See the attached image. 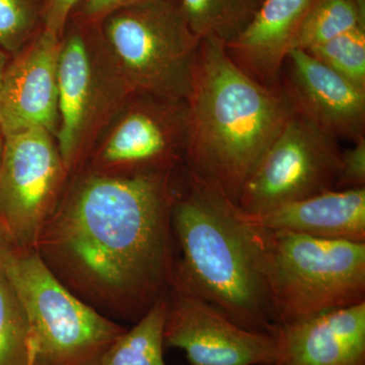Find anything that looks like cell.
I'll return each mask as SVG.
<instances>
[{
    "label": "cell",
    "instance_id": "cell-15",
    "mask_svg": "<svg viewBox=\"0 0 365 365\" xmlns=\"http://www.w3.org/2000/svg\"><path fill=\"white\" fill-rule=\"evenodd\" d=\"M313 1L264 0L246 30L225 45L227 54L255 81L279 88L283 64Z\"/></svg>",
    "mask_w": 365,
    "mask_h": 365
},
{
    "label": "cell",
    "instance_id": "cell-19",
    "mask_svg": "<svg viewBox=\"0 0 365 365\" xmlns=\"http://www.w3.org/2000/svg\"><path fill=\"white\" fill-rule=\"evenodd\" d=\"M365 25V0H314L294 49L307 50Z\"/></svg>",
    "mask_w": 365,
    "mask_h": 365
},
{
    "label": "cell",
    "instance_id": "cell-4",
    "mask_svg": "<svg viewBox=\"0 0 365 365\" xmlns=\"http://www.w3.org/2000/svg\"><path fill=\"white\" fill-rule=\"evenodd\" d=\"M260 232L278 327L365 302V242Z\"/></svg>",
    "mask_w": 365,
    "mask_h": 365
},
{
    "label": "cell",
    "instance_id": "cell-20",
    "mask_svg": "<svg viewBox=\"0 0 365 365\" xmlns=\"http://www.w3.org/2000/svg\"><path fill=\"white\" fill-rule=\"evenodd\" d=\"M0 365H31L28 317L13 285L0 269Z\"/></svg>",
    "mask_w": 365,
    "mask_h": 365
},
{
    "label": "cell",
    "instance_id": "cell-16",
    "mask_svg": "<svg viewBox=\"0 0 365 365\" xmlns=\"http://www.w3.org/2000/svg\"><path fill=\"white\" fill-rule=\"evenodd\" d=\"M245 220L259 228L316 239L365 242V188L330 190Z\"/></svg>",
    "mask_w": 365,
    "mask_h": 365
},
{
    "label": "cell",
    "instance_id": "cell-18",
    "mask_svg": "<svg viewBox=\"0 0 365 365\" xmlns=\"http://www.w3.org/2000/svg\"><path fill=\"white\" fill-rule=\"evenodd\" d=\"M264 0H179L190 26L199 38L223 45L237 39L253 20Z\"/></svg>",
    "mask_w": 365,
    "mask_h": 365
},
{
    "label": "cell",
    "instance_id": "cell-2",
    "mask_svg": "<svg viewBox=\"0 0 365 365\" xmlns=\"http://www.w3.org/2000/svg\"><path fill=\"white\" fill-rule=\"evenodd\" d=\"M188 103L184 169L237 206L245 182L290 114L284 93L255 81L225 45L203 38Z\"/></svg>",
    "mask_w": 365,
    "mask_h": 365
},
{
    "label": "cell",
    "instance_id": "cell-8",
    "mask_svg": "<svg viewBox=\"0 0 365 365\" xmlns=\"http://www.w3.org/2000/svg\"><path fill=\"white\" fill-rule=\"evenodd\" d=\"M340 141L290 109L282 129L245 182L237 207L245 215L336 190Z\"/></svg>",
    "mask_w": 365,
    "mask_h": 365
},
{
    "label": "cell",
    "instance_id": "cell-14",
    "mask_svg": "<svg viewBox=\"0 0 365 365\" xmlns=\"http://www.w3.org/2000/svg\"><path fill=\"white\" fill-rule=\"evenodd\" d=\"M273 365H365V302L279 326Z\"/></svg>",
    "mask_w": 365,
    "mask_h": 365
},
{
    "label": "cell",
    "instance_id": "cell-11",
    "mask_svg": "<svg viewBox=\"0 0 365 365\" xmlns=\"http://www.w3.org/2000/svg\"><path fill=\"white\" fill-rule=\"evenodd\" d=\"M165 347L178 348L190 365H273L274 334L254 332L235 324L207 302L170 284Z\"/></svg>",
    "mask_w": 365,
    "mask_h": 365
},
{
    "label": "cell",
    "instance_id": "cell-3",
    "mask_svg": "<svg viewBox=\"0 0 365 365\" xmlns=\"http://www.w3.org/2000/svg\"><path fill=\"white\" fill-rule=\"evenodd\" d=\"M184 173L172 211L179 248L172 284L250 331L275 333L260 228L218 192Z\"/></svg>",
    "mask_w": 365,
    "mask_h": 365
},
{
    "label": "cell",
    "instance_id": "cell-25",
    "mask_svg": "<svg viewBox=\"0 0 365 365\" xmlns=\"http://www.w3.org/2000/svg\"><path fill=\"white\" fill-rule=\"evenodd\" d=\"M83 0H45L43 29L62 38L74 9Z\"/></svg>",
    "mask_w": 365,
    "mask_h": 365
},
{
    "label": "cell",
    "instance_id": "cell-21",
    "mask_svg": "<svg viewBox=\"0 0 365 365\" xmlns=\"http://www.w3.org/2000/svg\"><path fill=\"white\" fill-rule=\"evenodd\" d=\"M365 90V25L306 51Z\"/></svg>",
    "mask_w": 365,
    "mask_h": 365
},
{
    "label": "cell",
    "instance_id": "cell-27",
    "mask_svg": "<svg viewBox=\"0 0 365 365\" xmlns=\"http://www.w3.org/2000/svg\"><path fill=\"white\" fill-rule=\"evenodd\" d=\"M11 55L7 54L6 51L0 48V83H1L2 76H4V72L6 71L7 63H9Z\"/></svg>",
    "mask_w": 365,
    "mask_h": 365
},
{
    "label": "cell",
    "instance_id": "cell-29",
    "mask_svg": "<svg viewBox=\"0 0 365 365\" xmlns=\"http://www.w3.org/2000/svg\"><path fill=\"white\" fill-rule=\"evenodd\" d=\"M266 365H269V364H266Z\"/></svg>",
    "mask_w": 365,
    "mask_h": 365
},
{
    "label": "cell",
    "instance_id": "cell-7",
    "mask_svg": "<svg viewBox=\"0 0 365 365\" xmlns=\"http://www.w3.org/2000/svg\"><path fill=\"white\" fill-rule=\"evenodd\" d=\"M132 93L97 26L68 23L60 42L56 141L71 176L83 167L101 134Z\"/></svg>",
    "mask_w": 365,
    "mask_h": 365
},
{
    "label": "cell",
    "instance_id": "cell-26",
    "mask_svg": "<svg viewBox=\"0 0 365 365\" xmlns=\"http://www.w3.org/2000/svg\"><path fill=\"white\" fill-rule=\"evenodd\" d=\"M11 230L6 227L4 220L0 218V269L9 263V260L21 251Z\"/></svg>",
    "mask_w": 365,
    "mask_h": 365
},
{
    "label": "cell",
    "instance_id": "cell-9",
    "mask_svg": "<svg viewBox=\"0 0 365 365\" xmlns=\"http://www.w3.org/2000/svg\"><path fill=\"white\" fill-rule=\"evenodd\" d=\"M187 138V100L134 93L101 134L85 165L111 173L180 169Z\"/></svg>",
    "mask_w": 365,
    "mask_h": 365
},
{
    "label": "cell",
    "instance_id": "cell-22",
    "mask_svg": "<svg viewBox=\"0 0 365 365\" xmlns=\"http://www.w3.org/2000/svg\"><path fill=\"white\" fill-rule=\"evenodd\" d=\"M45 0H0V48L16 54L43 29Z\"/></svg>",
    "mask_w": 365,
    "mask_h": 365
},
{
    "label": "cell",
    "instance_id": "cell-6",
    "mask_svg": "<svg viewBox=\"0 0 365 365\" xmlns=\"http://www.w3.org/2000/svg\"><path fill=\"white\" fill-rule=\"evenodd\" d=\"M2 270L28 317L31 365H98L127 330L67 289L34 249L21 250Z\"/></svg>",
    "mask_w": 365,
    "mask_h": 365
},
{
    "label": "cell",
    "instance_id": "cell-5",
    "mask_svg": "<svg viewBox=\"0 0 365 365\" xmlns=\"http://www.w3.org/2000/svg\"><path fill=\"white\" fill-rule=\"evenodd\" d=\"M98 35L132 93L187 100L201 38L179 0H144L98 21Z\"/></svg>",
    "mask_w": 365,
    "mask_h": 365
},
{
    "label": "cell",
    "instance_id": "cell-1",
    "mask_svg": "<svg viewBox=\"0 0 365 365\" xmlns=\"http://www.w3.org/2000/svg\"><path fill=\"white\" fill-rule=\"evenodd\" d=\"M180 169L81 168L33 249L78 299L114 321L136 323L172 284V211Z\"/></svg>",
    "mask_w": 365,
    "mask_h": 365
},
{
    "label": "cell",
    "instance_id": "cell-12",
    "mask_svg": "<svg viewBox=\"0 0 365 365\" xmlns=\"http://www.w3.org/2000/svg\"><path fill=\"white\" fill-rule=\"evenodd\" d=\"M279 86L292 111L338 141L354 143L365 137V90L309 53H289Z\"/></svg>",
    "mask_w": 365,
    "mask_h": 365
},
{
    "label": "cell",
    "instance_id": "cell-13",
    "mask_svg": "<svg viewBox=\"0 0 365 365\" xmlns=\"http://www.w3.org/2000/svg\"><path fill=\"white\" fill-rule=\"evenodd\" d=\"M60 42L61 38L42 29L9 58L0 83V126L4 136L41 129L56 138Z\"/></svg>",
    "mask_w": 365,
    "mask_h": 365
},
{
    "label": "cell",
    "instance_id": "cell-10",
    "mask_svg": "<svg viewBox=\"0 0 365 365\" xmlns=\"http://www.w3.org/2000/svg\"><path fill=\"white\" fill-rule=\"evenodd\" d=\"M0 165V218L21 249H33L58 205L68 170L51 133L41 129L4 136Z\"/></svg>",
    "mask_w": 365,
    "mask_h": 365
},
{
    "label": "cell",
    "instance_id": "cell-28",
    "mask_svg": "<svg viewBox=\"0 0 365 365\" xmlns=\"http://www.w3.org/2000/svg\"><path fill=\"white\" fill-rule=\"evenodd\" d=\"M4 133L2 131L1 126H0V165H1L2 160V153H4Z\"/></svg>",
    "mask_w": 365,
    "mask_h": 365
},
{
    "label": "cell",
    "instance_id": "cell-23",
    "mask_svg": "<svg viewBox=\"0 0 365 365\" xmlns=\"http://www.w3.org/2000/svg\"><path fill=\"white\" fill-rule=\"evenodd\" d=\"M365 188V137L342 150L336 190Z\"/></svg>",
    "mask_w": 365,
    "mask_h": 365
},
{
    "label": "cell",
    "instance_id": "cell-24",
    "mask_svg": "<svg viewBox=\"0 0 365 365\" xmlns=\"http://www.w3.org/2000/svg\"><path fill=\"white\" fill-rule=\"evenodd\" d=\"M144 0H83L74 9L69 21L96 26L107 14Z\"/></svg>",
    "mask_w": 365,
    "mask_h": 365
},
{
    "label": "cell",
    "instance_id": "cell-17",
    "mask_svg": "<svg viewBox=\"0 0 365 365\" xmlns=\"http://www.w3.org/2000/svg\"><path fill=\"white\" fill-rule=\"evenodd\" d=\"M165 317V297L110 346L98 365H167L163 356Z\"/></svg>",
    "mask_w": 365,
    "mask_h": 365
}]
</instances>
